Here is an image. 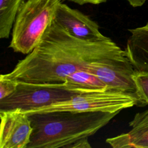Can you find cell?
I'll return each instance as SVG.
<instances>
[{"label":"cell","mask_w":148,"mask_h":148,"mask_svg":"<svg viewBox=\"0 0 148 148\" xmlns=\"http://www.w3.org/2000/svg\"><path fill=\"white\" fill-rule=\"evenodd\" d=\"M102 81L107 90L120 92L132 97L137 106H144L134 75L135 73L132 64L127 57L124 50L110 57L90 64L86 68Z\"/></svg>","instance_id":"cell-6"},{"label":"cell","mask_w":148,"mask_h":148,"mask_svg":"<svg viewBox=\"0 0 148 148\" xmlns=\"http://www.w3.org/2000/svg\"><path fill=\"white\" fill-rule=\"evenodd\" d=\"M135 105L136 106V102L131 96L120 92L106 90L78 94L66 101L55 103L25 113L28 114L54 111L120 113L122 110Z\"/></svg>","instance_id":"cell-5"},{"label":"cell","mask_w":148,"mask_h":148,"mask_svg":"<svg viewBox=\"0 0 148 148\" xmlns=\"http://www.w3.org/2000/svg\"><path fill=\"white\" fill-rule=\"evenodd\" d=\"M24 0H0V38L8 39Z\"/></svg>","instance_id":"cell-12"},{"label":"cell","mask_w":148,"mask_h":148,"mask_svg":"<svg viewBox=\"0 0 148 148\" xmlns=\"http://www.w3.org/2000/svg\"><path fill=\"white\" fill-rule=\"evenodd\" d=\"M118 113L54 111L28 114L33 131L27 148H90L88 138Z\"/></svg>","instance_id":"cell-2"},{"label":"cell","mask_w":148,"mask_h":148,"mask_svg":"<svg viewBox=\"0 0 148 148\" xmlns=\"http://www.w3.org/2000/svg\"><path fill=\"white\" fill-rule=\"evenodd\" d=\"M0 148H27L33 131L29 115L19 109L0 110Z\"/></svg>","instance_id":"cell-7"},{"label":"cell","mask_w":148,"mask_h":148,"mask_svg":"<svg viewBox=\"0 0 148 148\" xmlns=\"http://www.w3.org/2000/svg\"><path fill=\"white\" fill-rule=\"evenodd\" d=\"M61 1H65V0H61ZM79 5H84V4H94V5H98L103 2H105L107 0H68Z\"/></svg>","instance_id":"cell-15"},{"label":"cell","mask_w":148,"mask_h":148,"mask_svg":"<svg viewBox=\"0 0 148 148\" xmlns=\"http://www.w3.org/2000/svg\"><path fill=\"white\" fill-rule=\"evenodd\" d=\"M125 54L135 71L148 72V23L144 26L128 29Z\"/></svg>","instance_id":"cell-10"},{"label":"cell","mask_w":148,"mask_h":148,"mask_svg":"<svg viewBox=\"0 0 148 148\" xmlns=\"http://www.w3.org/2000/svg\"><path fill=\"white\" fill-rule=\"evenodd\" d=\"M53 21L72 36L82 40L97 42L109 38L100 32L98 24L88 16L61 2L56 8Z\"/></svg>","instance_id":"cell-8"},{"label":"cell","mask_w":148,"mask_h":148,"mask_svg":"<svg viewBox=\"0 0 148 148\" xmlns=\"http://www.w3.org/2000/svg\"><path fill=\"white\" fill-rule=\"evenodd\" d=\"M134 79L142 99L148 105V72L136 71Z\"/></svg>","instance_id":"cell-13"},{"label":"cell","mask_w":148,"mask_h":148,"mask_svg":"<svg viewBox=\"0 0 148 148\" xmlns=\"http://www.w3.org/2000/svg\"><path fill=\"white\" fill-rule=\"evenodd\" d=\"M133 7H139L142 6L147 0H127Z\"/></svg>","instance_id":"cell-16"},{"label":"cell","mask_w":148,"mask_h":148,"mask_svg":"<svg viewBox=\"0 0 148 148\" xmlns=\"http://www.w3.org/2000/svg\"><path fill=\"white\" fill-rule=\"evenodd\" d=\"M18 81L6 78L2 74L0 75V100L12 94L16 90Z\"/></svg>","instance_id":"cell-14"},{"label":"cell","mask_w":148,"mask_h":148,"mask_svg":"<svg viewBox=\"0 0 148 148\" xmlns=\"http://www.w3.org/2000/svg\"><path fill=\"white\" fill-rule=\"evenodd\" d=\"M129 125L130 131L107 138L106 142L113 148H148V109L136 113Z\"/></svg>","instance_id":"cell-9"},{"label":"cell","mask_w":148,"mask_h":148,"mask_svg":"<svg viewBox=\"0 0 148 148\" xmlns=\"http://www.w3.org/2000/svg\"><path fill=\"white\" fill-rule=\"evenodd\" d=\"M18 82L16 91L8 97L0 100V110L19 109L27 112L66 101L78 94L69 90L64 83Z\"/></svg>","instance_id":"cell-4"},{"label":"cell","mask_w":148,"mask_h":148,"mask_svg":"<svg viewBox=\"0 0 148 148\" xmlns=\"http://www.w3.org/2000/svg\"><path fill=\"white\" fill-rule=\"evenodd\" d=\"M61 0H27L22 4L12 31L9 47L28 54L37 46L53 20Z\"/></svg>","instance_id":"cell-3"},{"label":"cell","mask_w":148,"mask_h":148,"mask_svg":"<svg viewBox=\"0 0 148 148\" xmlns=\"http://www.w3.org/2000/svg\"><path fill=\"white\" fill-rule=\"evenodd\" d=\"M64 83L69 90L77 94L106 90V84L98 76L84 69L76 71L68 75Z\"/></svg>","instance_id":"cell-11"},{"label":"cell","mask_w":148,"mask_h":148,"mask_svg":"<svg viewBox=\"0 0 148 148\" xmlns=\"http://www.w3.org/2000/svg\"><path fill=\"white\" fill-rule=\"evenodd\" d=\"M122 50L110 38L97 42L77 38L53 20L32 51L2 75L18 82L64 83L74 72Z\"/></svg>","instance_id":"cell-1"}]
</instances>
